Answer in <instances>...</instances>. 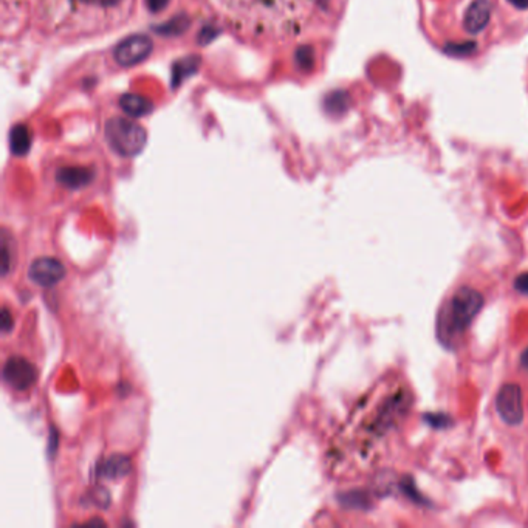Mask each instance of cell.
Listing matches in <instances>:
<instances>
[{
  "instance_id": "1",
  "label": "cell",
  "mask_w": 528,
  "mask_h": 528,
  "mask_svg": "<svg viewBox=\"0 0 528 528\" xmlns=\"http://www.w3.org/2000/svg\"><path fill=\"white\" fill-rule=\"evenodd\" d=\"M234 28L253 38L288 36L299 23L304 0H214Z\"/></svg>"
},
{
  "instance_id": "2",
  "label": "cell",
  "mask_w": 528,
  "mask_h": 528,
  "mask_svg": "<svg viewBox=\"0 0 528 528\" xmlns=\"http://www.w3.org/2000/svg\"><path fill=\"white\" fill-rule=\"evenodd\" d=\"M130 0H47V21L64 36H90L125 19Z\"/></svg>"
},
{
  "instance_id": "3",
  "label": "cell",
  "mask_w": 528,
  "mask_h": 528,
  "mask_svg": "<svg viewBox=\"0 0 528 528\" xmlns=\"http://www.w3.org/2000/svg\"><path fill=\"white\" fill-rule=\"evenodd\" d=\"M485 304V299L481 291H477L471 287L459 288L454 296L451 299L449 315H448V325L451 333H462L465 332L477 313L481 312Z\"/></svg>"
},
{
  "instance_id": "4",
  "label": "cell",
  "mask_w": 528,
  "mask_h": 528,
  "mask_svg": "<svg viewBox=\"0 0 528 528\" xmlns=\"http://www.w3.org/2000/svg\"><path fill=\"white\" fill-rule=\"evenodd\" d=\"M496 409L502 420L508 425H519L524 420L522 389L515 383L504 384L498 392Z\"/></svg>"
},
{
  "instance_id": "5",
  "label": "cell",
  "mask_w": 528,
  "mask_h": 528,
  "mask_svg": "<svg viewBox=\"0 0 528 528\" xmlns=\"http://www.w3.org/2000/svg\"><path fill=\"white\" fill-rule=\"evenodd\" d=\"M4 380L16 391H28L38 380V371L28 359L11 356L4 366Z\"/></svg>"
},
{
  "instance_id": "6",
  "label": "cell",
  "mask_w": 528,
  "mask_h": 528,
  "mask_svg": "<svg viewBox=\"0 0 528 528\" xmlns=\"http://www.w3.org/2000/svg\"><path fill=\"white\" fill-rule=\"evenodd\" d=\"M30 279L40 287H53L65 278V266L55 257H40L30 265Z\"/></svg>"
},
{
  "instance_id": "7",
  "label": "cell",
  "mask_w": 528,
  "mask_h": 528,
  "mask_svg": "<svg viewBox=\"0 0 528 528\" xmlns=\"http://www.w3.org/2000/svg\"><path fill=\"white\" fill-rule=\"evenodd\" d=\"M152 44L146 36H133L121 44L115 50V57L121 65H133L145 60L149 55Z\"/></svg>"
},
{
  "instance_id": "8",
  "label": "cell",
  "mask_w": 528,
  "mask_h": 528,
  "mask_svg": "<svg viewBox=\"0 0 528 528\" xmlns=\"http://www.w3.org/2000/svg\"><path fill=\"white\" fill-rule=\"evenodd\" d=\"M490 21V2L488 0H474V2L468 6L465 13L464 25L466 31L469 33H479L487 27Z\"/></svg>"
},
{
  "instance_id": "9",
  "label": "cell",
  "mask_w": 528,
  "mask_h": 528,
  "mask_svg": "<svg viewBox=\"0 0 528 528\" xmlns=\"http://www.w3.org/2000/svg\"><path fill=\"white\" fill-rule=\"evenodd\" d=\"M132 462L128 456L115 454L99 465V476L108 481H120L130 473Z\"/></svg>"
},
{
  "instance_id": "10",
  "label": "cell",
  "mask_w": 528,
  "mask_h": 528,
  "mask_svg": "<svg viewBox=\"0 0 528 528\" xmlns=\"http://www.w3.org/2000/svg\"><path fill=\"white\" fill-rule=\"evenodd\" d=\"M60 181L69 188H81L84 184L90 181L89 172L81 171V169H72V171H62L60 174Z\"/></svg>"
},
{
  "instance_id": "11",
  "label": "cell",
  "mask_w": 528,
  "mask_h": 528,
  "mask_svg": "<svg viewBox=\"0 0 528 528\" xmlns=\"http://www.w3.org/2000/svg\"><path fill=\"white\" fill-rule=\"evenodd\" d=\"M341 500H342V504L347 505V507H355V508H358V507L364 508L366 507V498L358 491L346 494V496L341 498Z\"/></svg>"
},
{
  "instance_id": "12",
  "label": "cell",
  "mask_w": 528,
  "mask_h": 528,
  "mask_svg": "<svg viewBox=\"0 0 528 528\" xmlns=\"http://www.w3.org/2000/svg\"><path fill=\"white\" fill-rule=\"evenodd\" d=\"M426 423H429L432 427H448L451 425V418L445 414H426Z\"/></svg>"
},
{
  "instance_id": "13",
  "label": "cell",
  "mask_w": 528,
  "mask_h": 528,
  "mask_svg": "<svg viewBox=\"0 0 528 528\" xmlns=\"http://www.w3.org/2000/svg\"><path fill=\"white\" fill-rule=\"evenodd\" d=\"M515 288L519 293H522V295H528V273H522L517 276L515 279Z\"/></svg>"
},
{
  "instance_id": "14",
  "label": "cell",
  "mask_w": 528,
  "mask_h": 528,
  "mask_svg": "<svg viewBox=\"0 0 528 528\" xmlns=\"http://www.w3.org/2000/svg\"><path fill=\"white\" fill-rule=\"evenodd\" d=\"M401 488H403V491L408 494V496H410V498H412V500H415V502H420V500H425L422 496H420V494H418L417 493V490H415V487H414V483H412V481H406V482H403V483H401Z\"/></svg>"
},
{
  "instance_id": "15",
  "label": "cell",
  "mask_w": 528,
  "mask_h": 528,
  "mask_svg": "<svg viewBox=\"0 0 528 528\" xmlns=\"http://www.w3.org/2000/svg\"><path fill=\"white\" fill-rule=\"evenodd\" d=\"M11 329H13V316L10 313V310L4 307V310H2V330L5 333H8V332H11Z\"/></svg>"
},
{
  "instance_id": "16",
  "label": "cell",
  "mask_w": 528,
  "mask_h": 528,
  "mask_svg": "<svg viewBox=\"0 0 528 528\" xmlns=\"http://www.w3.org/2000/svg\"><path fill=\"white\" fill-rule=\"evenodd\" d=\"M508 2L516 8H521V10H524V8L528 6V0H508Z\"/></svg>"
},
{
  "instance_id": "17",
  "label": "cell",
  "mask_w": 528,
  "mask_h": 528,
  "mask_svg": "<svg viewBox=\"0 0 528 528\" xmlns=\"http://www.w3.org/2000/svg\"><path fill=\"white\" fill-rule=\"evenodd\" d=\"M521 364H522L524 369H527V371H528V347L524 350V354L521 356Z\"/></svg>"
}]
</instances>
